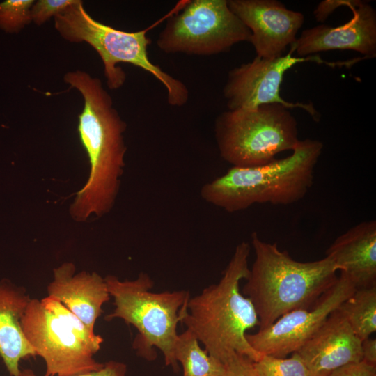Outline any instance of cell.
<instances>
[{
    "instance_id": "cell-1",
    "label": "cell",
    "mask_w": 376,
    "mask_h": 376,
    "mask_svg": "<svg viewBox=\"0 0 376 376\" xmlns=\"http://www.w3.org/2000/svg\"><path fill=\"white\" fill-rule=\"evenodd\" d=\"M63 81L70 88H76L84 99L77 130L90 170L69 213L75 221L85 222L92 217L108 214L116 203L125 166L127 124L113 107L111 97L100 79L75 70L65 73Z\"/></svg>"
},
{
    "instance_id": "cell-2",
    "label": "cell",
    "mask_w": 376,
    "mask_h": 376,
    "mask_svg": "<svg viewBox=\"0 0 376 376\" xmlns=\"http://www.w3.org/2000/svg\"><path fill=\"white\" fill-rule=\"evenodd\" d=\"M250 249L248 242L238 244L219 282L190 297L182 311L181 322L222 363L234 353L254 362L262 356L246 338L259 320L252 302L240 289L249 274Z\"/></svg>"
},
{
    "instance_id": "cell-3",
    "label": "cell",
    "mask_w": 376,
    "mask_h": 376,
    "mask_svg": "<svg viewBox=\"0 0 376 376\" xmlns=\"http://www.w3.org/2000/svg\"><path fill=\"white\" fill-rule=\"evenodd\" d=\"M251 238L255 258L242 294L255 308L259 329L290 311L311 308L338 278V270L327 256L300 262L276 243L261 240L256 232Z\"/></svg>"
},
{
    "instance_id": "cell-4",
    "label": "cell",
    "mask_w": 376,
    "mask_h": 376,
    "mask_svg": "<svg viewBox=\"0 0 376 376\" xmlns=\"http://www.w3.org/2000/svg\"><path fill=\"white\" fill-rule=\"evenodd\" d=\"M322 150L320 141L299 140L292 153L284 158L259 166H233L225 174L205 183L201 196L230 213L254 204H293L311 188L315 167Z\"/></svg>"
},
{
    "instance_id": "cell-5",
    "label": "cell",
    "mask_w": 376,
    "mask_h": 376,
    "mask_svg": "<svg viewBox=\"0 0 376 376\" xmlns=\"http://www.w3.org/2000/svg\"><path fill=\"white\" fill-rule=\"evenodd\" d=\"M115 306L104 319H122L134 327L137 334L132 343L136 354L147 361L156 359L159 350L166 366L178 372V363L174 357V347L181 322L182 311L190 295L187 290L152 292L154 281L149 274L141 272L134 280H120L113 275L104 277Z\"/></svg>"
},
{
    "instance_id": "cell-6",
    "label": "cell",
    "mask_w": 376,
    "mask_h": 376,
    "mask_svg": "<svg viewBox=\"0 0 376 376\" xmlns=\"http://www.w3.org/2000/svg\"><path fill=\"white\" fill-rule=\"evenodd\" d=\"M54 19V27L63 39L70 42H85L97 52L110 89L119 88L125 83L126 75L117 64L127 63L157 79L166 89L170 105L182 107L187 102L189 94L186 85L150 61L148 47L151 41L146 30L127 32L104 24L87 13L81 0H75Z\"/></svg>"
},
{
    "instance_id": "cell-7",
    "label": "cell",
    "mask_w": 376,
    "mask_h": 376,
    "mask_svg": "<svg viewBox=\"0 0 376 376\" xmlns=\"http://www.w3.org/2000/svg\"><path fill=\"white\" fill-rule=\"evenodd\" d=\"M24 336L45 363V376H68L101 369L94 355L103 338L90 330L56 297L31 299L21 320Z\"/></svg>"
},
{
    "instance_id": "cell-8",
    "label": "cell",
    "mask_w": 376,
    "mask_h": 376,
    "mask_svg": "<svg viewBox=\"0 0 376 376\" xmlns=\"http://www.w3.org/2000/svg\"><path fill=\"white\" fill-rule=\"evenodd\" d=\"M214 136L221 158L235 167L266 164L299 141L296 119L278 103L222 112L215 120Z\"/></svg>"
},
{
    "instance_id": "cell-9",
    "label": "cell",
    "mask_w": 376,
    "mask_h": 376,
    "mask_svg": "<svg viewBox=\"0 0 376 376\" xmlns=\"http://www.w3.org/2000/svg\"><path fill=\"white\" fill-rule=\"evenodd\" d=\"M251 35L228 0H193L168 19L157 45L166 54L210 56L249 42Z\"/></svg>"
},
{
    "instance_id": "cell-10",
    "label": "cell",
    "mask_w": 376,
    "mask_h": 376,
    "mask_svg": "<svg viewBox=\"0 0 376 376\" xmlns=\"http://www.w3.org/2000/svg\"><path fill=\"white\" fill-rule=\"evenodd\" d=\"M294 47L280 57L265 59L256 56L251 62L232 69L223 89L228 110L252 109L267 104L278 103L288 109L299 108L306 111L315 121L320 115L312 103L289 102L280 95L284 73L298 63L315 61L330 66H347L354 64L353 59L342 62H327L318 55L292 56Z\"/></svg>"
},
{
    "instance_id": "cell-11",
    "label": "cell",
    "mask_w": 376,
    "mask_h": 376,
    "mask_svg": "<svg viewBox=\"0 0 376 376\" xmlns=\"http://www.w3.org/2000/svg\"><path fill=\"white\" fill-rule=\"evenodd\" d=\"M356 289L348 277L340 272L333 285L311 308L290 311L268 327L254 334L247 333L246 338L262 355L286 357L297 352Z\"/></svg>"
},
{
    "instance_id": "cell-12",
    "label": "cell",
    "mask_w": 376,
    "mask_h": 376,
    "mask_svg": "<svg viewBox=\"0 0 376 376\" xmlns=\"http://www.w3.org/2000/svg\"><path fill=\"white\" fill-rule=\"evenodd\" d=\"M230 10L251 31L249 42L256 56L273 59L283 55L297 39L304 15L276 0H228Z\"/></svg>"
},
{
    "instance_id": "cell-13",
    "label": "cell",
    "mask_w": 376,
    "mask_h": 376,
    "mask_svg": "<svg viewBox=\"0 0 376 376\" xmlns=\"http://www.w3.org/2000/svg\"><path fill=\"white\" fill-rule=\"evenodd\" d=\"M353 16L338 26L318 25L302 31L292 45L300 57L329 50H353L365 58L376 57V12L368 3L349 0Z\"/></svg>"
},
{
    "instance_id": "cell-14",
    "label": "cell",
    "mask_w": 376,
    "mask_h": 376,
    "mask_svg": "<svg viewBox=\"0 0 376 376\" xmlns=\"http://www.w3.org/2000/svg\"><path fill=\"white\" fill-rule=\"evenodd\" d=\"M295 352L314 376H325L363 359L361 341L338 308Z\"/></svg>"
},
{
    "instance_id": "cell-15",
    "label": "cell",
    "mask_w": 376,
    "mask_h": 376,
    "mask_svg": "<svg viewBox=\"0 0 376 376\" xmlns=\"http://www.w3.org/2000/svg\"><path fill=\"white\" fill-rule=\"evenodd\" d=\"M47 292V296L56 297L91 331L103 312V304L111 298L104 278L95 272H76L72 262L54 268Z\"/></svg>"
},
{
    "instance_id": "cell-16",
    "label": "cell",
    "mask_w": 376,
    "mask_h": 376,
    "mask_svg": "<svg viewBox=\"0 0 376 376\" xmlns=\"http://www.w3.org/2000/svg\"><path fill=\"white\" fill-rule=\"evenodd\" d=\"M326 256L356 288L376 285V221L361 222L338 236Z\"/></svg>"
},
{
    "instance_id": "cell-17",
    "label": "cell",
    "mask_w": 376,
    "mask_h": 376,
    "mask_svg": "<svg viewBox=\"0 0 376 376\" xmlns=\"http://www.w3.org/2000/svg\"><path fill=\"white\" fill-rule=\"evenodd\" d=\"M31 299L24 287L0 280V357L10 376H19L22 359L36 356L21 326Z\"/></svg>"
},
{
    "instance_id": "cell-18",
    "label": "cell",
    "mask_w": 376,
    "mask_h": 376,
    "mask_svg": "<svg viewBox=\"0 0 376 376\" xmlns=\"http://www.w3.org/2000/svg\"><path fill=\"white\" fill-rule=\"evenodd\" d=\"M174 357L183 368V376H224V364L202 349L194 334L189 329L178 334Z\"/></svg>"
},
{
    "instance_id": "cell-19",
    "label": "cell",
    "mask_w": 376,
    "mask_h": 376,
    "mask_svg": "<svg viewBox=\"0 0 376 376\" xmlns=\"http://www.w3.org/2000/svg\"><path fill=\"white\" fill-rule=\"evenodd\" d=\"M361 341L376 331V285L357 288L338 308Z\"/></svg>"
},
{
    "instance_id": "cell-20",
    "label": "cell",
    "mask_w": 376,
    "mask_h": 376,
    "mask_svg": "<svg viewBox=\"0 0 376 376\" xmlns=\"http://www.w3.org/2000/svg\"><path fill=\"white\" fill-rule=\"evenodd\" d=\"M253 366L258 376H310L311 373L299 356L294 352L290 357L262 355Z\"/></svg>"
},
{
    "instance_id": "cell-21",
    "label": "cell",
    "mask_w": 376,
    "mask_h": 376,
    "mask_svg": "<svg viewBox=\"0 0 376 376\" xmlns=\"http://www.w3.org/2000/svg\"><path fill=\"white\" fill-rule=\"evenodd\" d=\"M33 0H6L0 3V29L8 33L20 31L31 20Z\"/></svg>"
},
{
    "instance_id": "cell-22",
    "label": "cell",
    "mask_w": 376,
    "mask_h": 376,
    "mask_svg": "<svg viewBox=\"0 0 376 376\" xmlns=\"http://www.w3.org/2000/svg\"><path fill=\"white\" fill-rule=\"evenodd\" d=\"M75 0H38L34 1L31 8L32 22L40 26L51 17L63 12Z\"/></svg>"
},
{
    "instance_id": "cell-23",
    "label": "cell",
    "mask_w": 376,
    "mask_h": 376,
    "mask_svg": "<svg viewBox=\"0 0 376 376\" xmlns=\"http://www.w3.org/2000/svg\"><path fill=\"white\" fill-rule=\"evenodd\" d=\"M253 361L248 357L234 353L224 363V376H258L253 366Z\"/></svg>"
},
{
    "instance_id": "cell-24",
    "label": "cell",
    "mask_w": 376,
    "mask_h": 376,
    "mask_svg": "<svg viewBox=\"0 0 376 376\" xmlns=\"http://www.w3.org/2000/svg\"><path fill=\"white\" fill-rule=\"evenodd\" d=\"M127 370L126 364L123 362L108 361L104 363V366L98 370L68 376H126ZM19 376L38 375H37L32 369L25 368L20 370Z\"/></svg>"
},
{
    "instance_id": "cell-25",
    "label": "cell",
    "mask_w": 376,
    "mask_h": 376,
    "mask_svg": "<svg viewBox=\"0 0 376 376\" xmlns=\"http://www.w3.org/2000/svg\"><path fill=\"white\" fill-rule=\"evenodd\" d=\"M325 376H376V366L362 361L340 367Z\"/></svg>"
},
{
    "instance_id": "cell-26",
    "label": "cell",
    "mask_w": 376,
    "mask_h": 376,
    "mask_svg": "<svg viewBox=\"0 0 376 376\" xmlns=\"http://www.w3.org/2000/svg\"><path fill=\"white\" fill-rule=\"evenodd\" d=\"M349 0H327L319 3L314 11L318 22H323L335 9L340 6H347Z\"/></svg>"
},
{
    "instance_id": "cell-27",
    "label": "cell",
    "mask_w": 376,
    "mask_h": 376,
    "mask_svg": "<svg viewBox=\"0 0 376 376\" xmlns=\"http://www.w3.org/2000/svg\"><path fill=\"white\" fill-rule=\"evenodd\" d=\"M362 361L376 366V339L370 337L361 341Z\"/></svg>"
},
{
    "instance_id": "cell-28",
    "label": "cell",
    "mask_w": 376,
    "mask_h": 376,
    "mask_svg": "<svg viewBox=\"0 0 376 376\" xmlns=\"http://www.w3.org/2000/svg\"><path fill=\"white\" fill-rule=\"evenodd\" d=\"M310 376H314V375H311Z\"/></svg>"
}]
</instances>
